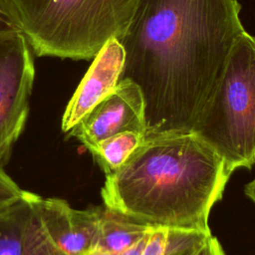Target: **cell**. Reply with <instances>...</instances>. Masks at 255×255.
Returning a JSON list of instances; mask_svg holds the SVG:
<instances>
[{
  "label": "cell",
  "mask_w": 255,
  "mask_h": 255,
  "mask_svg": "<svg viewBox=\"0 0 255 255\" xmlns=\"http://www.w3.org/2000/svg\"><path fill=\"white\" fill-rule=\"evenodd\" d=\"M237 0H138L120 78L144 102V138L192 132L245 32Z\"/></svg>",
  "instance_id": "6da1fadb"
},
{
  "label": "cell",
  "mask_w": 255,
  "mask_h": 255,
  "mask_svg": "<svg viewBox=\"0 0 255 255\" xmlns=\"http://www.w3.org/2000/svg\"><path fill=\"white\" fill-rule=\"evenodd\" d=\"M232 172L195 133L144 138L106 175V207L137 222L169 230L211 234L208 217Z\"/></svg>",
  "instance_id": "7a4b0ae2"
},
{
  "label": "cell",
  "mask_w": 255,
  "mask_h": 255,
  "mask_svg": "<svg viewBox=\"0 0 255 255\" xmlns=\"http://www.w3.org/2000/svg\"><path fill=\"white\" fill-rule=\"evenodd\" d=\"M37 56L91 60L121 40L138 0H9Z\"/></svg>",
  "instance_id": "3957f363"
},
{
  "label": "cell",
  "mask_w": 255,
  "mask_h": 255,
  "mask_svg": "<svg viewBox=\"0 0 255 255\" xmlns=\"http://www.w3.org/2000/svg\"><path fill=\"white\" fill-rule=\"evenodd\" d=\"M233 172L255 164V37L234 43L224 72L192 129Z\"/></svg>",
  "instance_id": "277c9868"
},
{
  "label": "cell",
  "mask_w": 255,
  "mask_h": 255,
  "mask_svg": "<svg viewBox=\"0 0 255 255\" xmlns=\"http://www.w3.org/2000/svg\"><path fill=\"white\" fill-rule=\"evenodd\" d=\"M34 78L32 48L18 33L0 45V167L25 128Z\"/></svg>",
  "instance_id": "5b68a950"
},
{
  "label": "cell",
  "mask_w": 255,
  "mask_h": 255,
  "mask_svg": "<svg viewBox=\"0 0 255 255\" xmlns=\"http://www.w3.org/2000/svg\"><path fill=\"white\" fill-rule=\"evenodd\" d=\"M123 131H136L144 136V102L138 87L122 80L76 127L70 135L81 141L89 151L98 142Z\"/></svg>",
  "instance_id": "8992f818"
},
{
  "label": "cell",
  "mask_w": 255,
  "mask_h": 255,
  "mask_svg": "<svg viewBox=\"0 0 255 255\" xmlns=\"http://www.w3.org/2000/svg\"><path fill=\"white\" fill-rule=\"evenodd\" d=\"M34 204L47 234L65 255H85L95 248L102 207L74 209L60 198L34 193Z\"/></svg>",
  "instance_id": "52a82bcc"
},
{
  "label": "cell",
  "mask_w": 255,
  "mask_h": 255,
  "mask_svg": "<svg viewBox=\"0 0 255 255\" xmlns=\"http://www.w3.org/2000/svg\"><path fill=\"white\" fill-rule=\"evenodd\" d=\"M125 64V50L121 42L110 39L93 59V63L79 84L63 114L61 128L69 132L120 82Z\"/></svg>",
  "instance_id": "ba28073f"
},
{
  "label": "cell",
  "mask_w": 255,
  "mask_h": 255,
  "mask_svg": "<svg viewBox=\"0 0 255 255\" xmlns=\"http://www.w3.org/2000/svg\"><path fill=\"white\" fill-rule=\"evenodd\" d=\"M33 196L25 190L19 201L0 212V255H65L44 229Z\"/></svg>",
  "instance_id": "9c48e42d"
},
{
  "label": "cell",
  "mask_w": 255,
  "mask_h": 255,
  "mask_svg": "<svg viewBox=\"0 0 255 255\" xmlns=\"http://www.w3.org/2000/svg\"><path fill=\"white\" fill-rule=\"evenodd\" d=\"M151 228L104 205L95 248L118 255L139 241Z\"/></svg>",
  "instance_id": "30bf717a"
},
{
  "label": "cell",
  "mask_w": 255,
  "mask_h": 255,
  "mask_svg": "<svg viewBox=\"0 0 255 255\" xmlns=\"http://www.w3.org/2000/svg\"><path fill=\"white\" fill-rule=\"evenodd\" d=\"M143 139L139 132L123 131L101 140L90 152L107 175L117 170Z\"/></svg>",
  "instance_id": "8fae6325"
},
{
  "label": "cell",
  "mask_w": 255,
  "mask_h": 255,
  "mask_svg": "<svg viewBox=\"0 0 255 255\" xmlns=\"http://www.w3.org/2000/svg\"><path fill=\"white\" fill-rule=\"evenodd\" d=\"M164 255H225L221 244L212 236L199 232L169 230Z\"/></svg>",
  "instance_id": "7c38bea8"
},
{
  "label": "cell",
  "mask_w": 255,
  "mask_h": 255,
  "mask_svg": "<svg viewBox=\"0 0 255 255\" xmlns=\"http://www.w3.org/2000/svg\"><path fill=\"white\" fill-rule=\"evenodd\" d=\"M18 33L22 30L10 1L0 0V45Z\"/></svg>",
  "instance_id": "4fadbf2b"
},
{
  "label": "cell",
  "mask_w": 255,
  "mask_h": 255,
  "mask_svg": "<svg viewBox=\"0 0 255 255\" xmlns=\"http://www.w3.org/2000/svg\"><path fill=\"white\" fill-rule=\"evenodd\" d=\"M25 193L20 186L0 167V212L19 201Z\"/></svg>",
  "instance_id": "5bb4252c"
},
{
  "label": "cell",
  "mask_w": 255,
  "mask_h": 255,
  "mask_svg": "<svg viewBox=\"0 0 255 255\" xmlns=\"http://www.w3.org/2000/svg\"><path fill=\"white\" fill-rule=\"evenodd\" d=\"M168 236L169 229L152 227L149 231L141 255H164L168 245Z\"/></svg>",
  "instance_id": "9a60e30c"
},
{
  "label": "cell",
  "mask_w": 255,
  "mask_h": 255,
  "mask_svg": "<svg viewBox=\"0 0 255 255\" xmlns=\"http://www.w3.org/2000/svg\"><path fill=\"white\" fill-rule=\"evenodd\" d=\"M244 193L255 204V177L245 185Z\"/></svg>",
  "instance_id": "2e32d148"
}]
</instances>
